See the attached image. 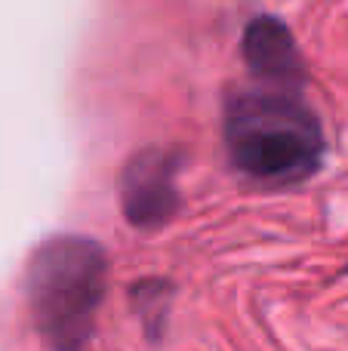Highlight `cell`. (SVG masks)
I'll return each mask as SVG.
<instances>
[{
  "label": "cell",
  "instance_id": "1",
  "mask_svg": "<svg viewBox=\"0 0 348 351\" xmlns=\"http://www.w3.org/2000/svg\"><path fill=\"white\" fill-rule=\"evenodd\" d=\"M225 142L234 167L269 185L308 179L324 160V130L299 93H234Z\"/></svg>",
  "mask_w": 348,
  "mask_h": 351
},
{
  "label": "cell",
  "instance_id": "2",
  "mask_svg": "<svg viewBox=\"0 0 348 351\" xmlns=\"http://www.w3.org/2000/svg\"><path fill=\"white\" fill-rule=\"evenodd\" d=\"M105 250L92 237L55 234L25 271L31 321L53 351H84L105 296Z\"/></svg>",
  "mask_w": 348,
  "mask_h": 351
},
{
  "label": "cell",
  "instance_id": "3",
  "mask_svg": "<svg viewBox=\"0 0 348 351\" xmlns=\"http://www.w3.org/2000/svg\"><path fill=\"white\" fill-rule=\"evenodd\" d=\"M121 206L136 228H158L176 213V154L164 148H145L123 164Z\"/></svg>",
  "mask_w": 348,
  "mask_h": 351
},
{
  "label": "cell",
  "instance_id": "4",
  "mask_svg": "<svg viewBox=\"0 0 348 351\" xmlns=\"http://www.w3.org/2000/svg\"><path fill=\"white\" fill-rule=\"evenodd\" d=\"M244 59L259 77L271 80L275 86H287L296 93L302 84V56L293 43V34L287 25H281L271 16H259L244 31Z\"/></svg>",
  "mask_w": 348,
  "mask_h": 351
}]
</instances>
